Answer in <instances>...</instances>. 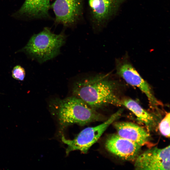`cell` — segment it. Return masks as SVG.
Here are the masks:
<instances>
[{
  "instance_id": "7c38bea8",
  "label": "cell",
  "mask_w": 170,
  "mask_h": 170,
  "mask_svg": "<svg viewBox=\"0 0 170 170\" xmlns=\"http://www.w3.org/2000/svg\"><path fill=\"white\" fill-rule=\"evenodd\" d=\"M121 102L122 105L133 112L137 120L145 125L148 131H150L155 129L159 124L157 116L148 112L133 99H126Z\"/></svg>"
},
{
  "instance_id": "8fae6325",
  "label": "cell",
  "mask_w": 170,
  "mask_h": 170,
  "mask_svg": "<svg viewBox=\"0 0 170 170\" xmlns=\"http://www.w3.org/2000/svg\"><path fill=\"white\" fill-rule=\"evenodd\" d=\"M50 0H25L15 16L37 19H50Z\"/></svg>"
},
{
  "instance_id": "277c9868",
  "label": "cell",
  "mask_w": 170,
  "mask_h": 170,
  "mask_svg": "<svg viewBox=\"0 0 170 170\" xmlns=\"http://www.w3.org/2000/svg\"><path fill=\"white\" fill-rule=\"evenodd\" d=\"M122 110V109H119L105 122L98 126L83 129L73 139H68L62 136V141L67 146L65 151L66 155L75 150H79L83 153H86L107 128L120 117Z\"/></svg>"
},
{
  "instance_id": "6da1fadb",
  "label": "cell",
  "mask_w": 170,
  "mask_h": 170,
  "mask_svg": "<svg viewBox=\"0 0 170 170\" xmlns=\"http://www.w3.org/2000/svg\"><path fill=\"white\" fill-rule=\"evenodd\" d=\"M115 83L105 75H98L77 82L73 89L74 96L93 109L108 105H122L116 93Z\"/></svg>"
},
{
  "instance_id": "ba28073f",
  "label": "cell",
  "mask_w": 170,
  "mask_h": 170,
  "mask_svg": "<svg viewBox=\"0 0 170 170\" xmlns=\"http://www.w3.org/2000/svg\"><path fill=\"white\" fill-rule=\"evenodd\" d=\"M135 160V169L170 170V145L150 149L138 155Z\"/></svg>"
},
{
  "instance_id": "5bb4252c",
  "label": "cell",
  "mask_w": 170,
  "mask_h": 170,
  "mask_svg": "<svg viewBox=\"0 0 170 170\" xmlns=\"http://www.w3.org/2000/svg\"><path fill=\"white\" fill-rule=\"evenodd\" d=\"M26 75L24 69L20 65L15 66L12 71V76L14 79L20 81L24 80Z\"/></svg>"
},
{
  "instance_id": "7a4b0ae2",
  "label": "cell",
  "mask_w": 170,
  "mask_h": 170,
  "mask_svg": "<svg viewBox=\"0 0 170 170\" xmlns=\"http://www.w3.org/2000/svg\"><path fill=\"white\" fill-rule=\"evenodd\" d=\"M50 108L57 117L61 128L73 124L84 126L90 123L100 121L102 115L81 99L75 96L55 99L50 104Z\"/></svg>"
},
{
  "instance_id": "9c48e42d",
  "label": "cell",
  "mask_w": 170,
  "mask_h": 170,
  "mask_svg": "<svg viewBox=\"0 0 170 170\" xmlns=\"http://www.w3.org/2000/svg\"><path fill=\"white\" fill-rule=\"evenodd\" d=\"M105 146L109 152L122 160L127 161L135 160L141 146L121 137L117 134L109 135L106 139Z\"/></svg>"
},
{
  "instance_id": "52a82bcc",
  "label": "cell",
  "mask_w": 170,
  "mask_h": 170,
  "mask_svg": "<svg viewBox=\"0 0 170 170\" xmlns=\"http://www.w3.org/2000/svg\"><path fill=\"white\" fill-rule=\"evenodd\" d=\"M117 74L128 84L138 88L147 98L150 107L157 114L159 106L162 105L155 96L149 84L144 80L130 63L124 62L117 66Z\"/></svg>"
},
{
  "instance_id": "3957f363",
  "label": "cell",
  "mask_w": 170,
  "mask_h": 170,
  "mask_svg": "<svg viewBox=\"0 0 170 170\" xmlns=\"http://www.w3.org/2000/svg\"><path fill=\"white\" fill-rule=\"evenodd\" d=\"M66 36L64 31L55 34L48 27L34 34L22 51L31 58L42 63L56 57L65 43Z\"/></svg>"
},
{
  "instance_id": "5b68a950",
  "label": "cell",
  "mask_w": 170,
  "mask_h": 170,
  "mask_svg": "<svg viewBox=\"0 0 170 170\" xmlns=\"http://www.w3.org/2000/svg\"><path fill=\"white\" fill-rule=\"evenodd\" d=\"M126 0H88V17L94 31H100Z\"/></svg>"
},
{
  "instance_id": "30bf717a",
  "label": "cell",
  "mask_w": 170,
  "mask_h": 170,
  "mask_svg": "<svg viewBox=\"0 0 170 170\" xmlns=\"http://www.w3.org/2000/svg\"><path fill=\"white\" fill-rule=\"evenodd\" d=\"M117 134L123 138L136 143L141 146L147 144L150 135L147 130L134 123L117 122L114 123Z\"/></svg>"
},
{
  "instance_id": "8992f818",
  "label": "cell",
  "mask_w": 170,
  "mask_h": 170,
  "mask_svg": "<svg viewBox=\"0 0 170 170\" xmlns=\"http://www.w3.org/2000/svg\"><path fill=\"white\" fill-rule=\"evenodd\" d=\"M84 0H55L51 4L56 24L74 27L83 16Z\"/></svg>"
},
{
  "instance_id": "4fadbf2b",
  "label": "cell",
  "mask_w": 170,
  "mask_h": 170,
  "mask_svg": "<svg viewBox=\"0 0 170 170\" xmlns=\"http://www.w3.org/2000/svg\"><path fill=\"white\" fill-rule=\"evenodd\" d=\"M170 114L168 112L158 124V128L160 133L167 138L170 137Z\"/></svg>"
}]
</instances>
